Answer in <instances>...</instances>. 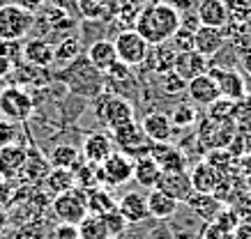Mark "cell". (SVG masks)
<instances>
[{"label": "cell", "mask_w": 251, "mask_h": 239, "mask_svg": "<svg viewBox=\"0 0 251 239\" xmlns=\"http://www.w3.org/2000/svg\"><path fill=\"white\" fill-rule=\"evenodd\" d=\"M9 198H12V182L0 175V205L9 202Z\"/></svg>", "instance_id": "obj_50"}, {"label": "cell", "mask_w": 251, "mask_h": 239, "mask_svg": "<svg viewBox=\"0 0 251 239\" xmlns=\"http://www.w3.org/2000/svg\"><path fill=\"white\" fill-rule=\"evenodd\" d=\"M159 177H161V168L150 159L148 152H145V154H138L136 159H134V177L131 179H136L143 189H150V191H152L154 186H157V182H159Z\"/></svg>", "instance_id": "obj_25"}, {"label": "cell", "mask_w": 251, "mask_h": 239, "mask_svg": "<svg viewBox=\"0 0 251 239\" xmlns=\"http://www.w3.org/2000/svg\"><path fill=\"white\" fill-rule=\"evenodd\" d=\"M35 110V101L23 87H5L0 90V117L7 122H25Z\"/></svg>", "instance_id": "obj_6"}, {"label": "cell", "mask_w": 251, "mask_h": 239, "mask_svg": "<svg viewBox=\"0 0 251 239\" xmlns=\"http://www.w3.org/2000/svg\"><path fill=\"white\" fill-rule=\"evenodd\" d=\"M5 223H7V216L0 212V237H2V232H5Z\"/></svg>", "instance_id": "obj_53"}, {"label": "cell", "mask_w": 251, "mask_h": 239, "mask_svg": "<svg viewBox=\"0 0 251 239\" xmlns=\"http://www.w3.org/2000/svg\"><path fill=\"white\" fill-rule=\"evenodd\" d=\"M233 239H251V223H240L233 232Z\"/></svg>", "instance_id": "obj_51"}, {"label": "cell", "mask_w": 251, "mask_h": 239, "mask_svg": "<svg viewBox=\"0 0 251 239\" xmlns=\"http://www.w3.org/2000/svg\"><path fill=\"white\" fill-rule=\"evenodd\" d=\"M148 154L161 168V173H187V156L180 147L171 143H152Z\"/></svg>", "instance_id": "obj_10"}, {"label": "cell", "mask_w": 251, "mask_h": 239, "mask_svg": "<svg viewBox=\"0 0 251 239\" xmlns=\"http://www.w3.org/2000/svg\"><path fill=\"white\" fill-rule=\"evenodd\" d=\"M104 223H106V230H108V237L111 239L122 237V235L127 232V228H129V223L125 221V216H122L118 209L104 216Z\"/></svg>", "instance_id": "obj_39"}, {"label": "cell", "mask_w": 251, "mask_h": 239, "mask_svg": "<svg viewBox=\"0 0 251 239\" xmlns=\"http://www.w3.org/2000/svg\"><path fill=\"white\" fill-rule=\"evenodd\" d=\"M189 179H191V186H194V193H212L214 196V191H217V186L221 182V175L210 163L201 161L191 168Z\"/></svg>", "instance_id": "obj_24"}, {"label": "cell", "mask_w": 251, "mask_h": 239, "mask_svg": "<svg viewBox=\"0 0 251 239\" xmlns=\"http://www.w3.org/2000/svg\"><path fill=\"white\" fill-rule=\"evenodd\" d=\"M53 239H78V228L72 223H58L53 230Z\"/></svg>", "instance_id": "obj_46"}, {"label": "cell", "mask_w": 251, "mask_h": 239, "mask_svg": "<svg viewBox=\"0 0 251 239\" xmlns=\"http://www.w3.org/2000/svg\"><path fill=\"white\" fill-rule=\"evenodd\" d=\"M95 115L106 129H118L134 120V104L120 94H101L95 106Z\"/></svg>", "instance_id": "obj_2"}, {"label": "cell", "mask_w": 251, "mask_h": 239, "mask_svg": "<svg viewBox=\"0 0 251 239\" xmlns=\"http://www.w3.org/2000/svg\"><path fill=\"white\" fill-rule=\"evenodd\" d=\"M14 140H16V124L0 117V150L7 145H14Z\"/></svg>", "instance_id": "obj_43"}, {"label": "cell", "mask_w": 251, "mask_h": 239, "mask_svg": "<svg viewBox=\"0 0 251 239\" xmlns=\"http://www.w3.org/2000/svg\"><path fill=\"white\" fill-rule=\"evenodd\" d=\"M76 228H78V239H111L106 223H104V216L88 214Z\"/></svg>", "instance_id": "obj_33"}, {"label": "cell", "mask_w": 251, "mask_h": 239, "mask_svg": "<svg viewBox=\"0 0 251 239\" xmlns=\"http://www.w3.org/2000/svg\"><path fill=\"white\" fill-rule=\"evenodd\" d=\"M118 212L125 216L127 223H143L150 218L148 212V198L141 191H127L122 193V198L118 200Z\"/></svg>", "instance_id": "obj_15"}, {"label": "cell", "mask_w": 251, "mask_h": 239, "mask_svg": "<svg viewBox=\"0 0 251 239\" xmlns=\"http://www.w3.org/2000/svg\"><path fill=\"white\" fill-rule=\"evenodd\" d=\"M233 161H235V154L230 152L228 147H221V150H210L205 156V163H210L219 175H228L233 170Z\"/></svg>", "instance_id": "obj_35"}, {"label": "cell", "mask_w": 251, "mask_h": 239, "mask_svg": "<svg viewBox=\"0 0 251 239\" xmlns=\"http://www.w3.org/2000/svg\"><path fill=\"white\" fill-rule=\"evenodd\" d=\"M74 186L76 184H74V173H72V170L51 168L49 177L44 179V189L51 198H55V196H60V193H65V191H72Z\"/></svg>", "instance_id": "obj_31"}, {"label": "cell", "mask_w": 251, "mask_h": 239, "mask_svg": "<svg viewBox=\"0 0 251 239\" xmlns=\"http://www.w3.org/2000/svg\"><path fill=\"white\" fill-rule=\"evenodd\" d=\"M207 69H210V67H207V60L201 53H196L194 48H191V51H180V53L175 55L173 71L182 78L184 83H189L194 78L207 74Z\"/></svg>", "instance_id": "obj_14"}, {"label": "cell", "mask_w": 251, "mask_h": 239, "mask_svg": "<svg viewBox=\"0 0 251 239\" xmlns=\"http://www.w3.org/2000/svg\"><path fill=\"white\" fill-rule=\"evenodd\" d=\"M49 163H51V168L74 170L81 163V152L74 145H55L49 154Z\"/></svg>", "instance_id": "obj_32"}, {"label": "cell", "mask_w": 251, "mask_h": 239, "mask_svg": "<svg viewBox=\"0 0 251 239\" xmlns=\"http://www.w3.org/2000/svg\"><path fill=\"white\" fill-rule=\"evenodd\" d=\"M35 28V14L16 7L14 2L0 5V39L2 42H21Z\"/></svg>", "instance_id": "obj_3"}, {"label": "cell", "mask_w": 251, "mask_h": 239, "mask_svg": "<svg viewBox=\"0 0 251 239\" xmlns=\"http://www.w3.org/2000/svg\"><path fill=\"white\" fill-rule=\"evenodd\" d=\"M226 42V30L224 28H207V25H198L194 30V51L201 53L205 60L217 55Z\"/></svg>", "instance_id": "obj_13"}, {"label": "cell", "mask_w": 251, "mask_h": 239, "mask_svg": "<svg viewBox=\"0 0 251 239\" xmlns=\"http://www.w3.org/2000/svg\"><path fill=\"white\" fill-rule=\"evenodd\" d=\"M148 239H175V237L166 223H159L157 228H152V230L148 232Z\"/></svg>", "instance_id": "obj_47"}, {"label": "cell", "mask_w": 251, "mask_h": 239, "mask_svg": "<svg viewBox=\"0 0 251 239\" xmlns=\"http://www.w3.org/2000/svg\"><path fill=\"white\" fill-rule=\"evenodd\" d=\"M198 138L207 150H221V147H228L235 138V124L233 122H219V120H210L205 117L201 122L198 129Z\"/></svg>", "instance_id": "obj_9"}, {"label": "cell", "mask_w": 251, "mask_h": 239, "mask_svg": "<svg viewBox=\"0 0 251 239\" xmlns=\"http://www.w3.org/2000/svg\"><path fill=\"white\" fill-rule=\"evenodd\" d=\"M247 175H249V182H251V168H249V170H247Z\"/></svg>", "instance_id": "obj_55"}, {"label": "cell", "mask_w": 251, "mask_h": 239, "mask_svg": "<svg viewBox=\"0 0 251 239\" xmlns=\"http://www.w3.org/2000/svg\"><path fill=\"white\" fill-rule=\"evenodd\" d=\"M21 55H23V48L19 42H2L0 39V58H5V60H9L14 65Z\"/></svg>", "instance_id": "obj_42"}, {"label": "cell", "mask_w": 251, "mask_h": 239, "mask_svg": "<svg viewBox=\"0 0 251 239\" xmlns=\"http://www.w3.org/2000/svg\"><path fill=\"white\" fill-rule=\"evenodd\" d=\"M180 25H182V16L173 5L154 2L138 14L134 30L148 42V46H161L175 37Z\"/></svg>", "instance_id": "obj_1"}, {"label": "cell", "mask_w": 251, "mask_h": 239, "mask_svg": "<svg viewBox=\"0 0 251 239\" xmlns=\"http://www.w3.org/2000/svg\"><path fill=\"white\" fill-rule=\"evenodd\" d=\"M88 198V214H97V216H106L111 212L118 209V200H115L111 191L104 186H95L90 191H85Z\"/></svg>", "instance_id": "obj_28"}, {"label": "cell", "mask_w": 251, "mask_h": 239, "mask_svg": "<svg viewBox=\"0 0 251 239\" xmlns=\"http://www.w3.org/2000/svg\"><path fill=\"white\" fill-rule=\"evenodd\" d=\"M78 12L92 21H106L115 14L118 0H76Z\"/></svg>", "instance_id": "obj_29"}, {"label": "cell", "mask_w": 251, "mask_h": 239, "mask_svg": "<svg viewBox=\"0 0 251 239\" xmlns=\"http://www.w3.org/2000/svg\"><path fill=\"white\" fill-rule=\"evenodd\" d=\"M81 55V42L76 37H62L58 44H55V62H74Z\"/></svg>", "instance_id": "obj_36"}, {"label": "cell", "mask_w": 251, "mask_h": 239, "mask_svg": "<svg viewBox=\"0 0 251 239\" xmlns=\"http://www.w3.org/2000/svg\"><path fill=\"white\" fill-rule=\"evenodd\" d=\"M145 140L148 138H145L141 124L134 122V120L127 124H122V127H118V129H113V143L120 147L125 154H127V152H141L145 147ZM141 154H145V152H141Z\"/></svg>", "instance_id": "obj_19"}, {"label": "cell", "mask_w": 251, "mask_h": 239, "mask_svg": "<svg viewBox=\"0 0 251 239\" xmlns=\"http://www.w3.org/2000/svg\"><path fill=\"white\" fill-rule=\"evenodd\" d=\"M175 55L177 51L171 48L168 44H161V46H150V53L145 58L143 65H148V69L154 71V74H168L173 71V62H175Z\"/></svg>", "instance_id": "obj_27"}, {"label": "cell", "mask_w": 251, "mask_h": 239, "mask_svg": "<svg viewBox=\"0 0 251 239\" xmlns=\"http://www.w3.org/2000/svg\"><path fill=\"white\" fill-rule=\"evenodd\" d=\"M141 129H143L145 138L152 140V143H171V138H173V124H171V120H168L166 113H148V115L143 117V122H141Z\"/></svg>", "instance_id": "obj_18"}, {"label": "cell", "mask_w": 251, "mask_h": 239, "mask_svg": "<svg viewBox=\"0 0 251 239\" xmlns=\"http://www.w3.org/2000/svg\"><path fill=\"white\" fill-rule=\"evenodd\" d=\"M230 207L235 209L240 223H251V196L249 193H240L235 200L230 202Z\"/></svg>", "instance_id": "obj_40"}, {"label": "cell", "mask_w": 251, "mask_h": 239, "mask_svg": "<svg viewBox=\"0 0 251 239\" xmlns=\"http://www.w3.org/2000/svg\"><path fill=\"white\" fill-rule=\"evenodd\" d=\"M198 25L207 28H226L228 25V7L226 0H198Z\"/></svg>", "instance_id": "obj_17"}, {"label": "cell", "mask_w": 251, "mask_h": 239, "mask_svg": "<svg viewBox=\"0 0 251 239\" xmlns=\"http://www.w3.org/2000/svg\"><path fill=\"white\" fill-rule=\"evenodd\" d=\"M46 0H14L16 7L25 9V12H30V14H35V12H39V9L44 7Z\"/></svg>", "instance_id": "obj_48"}, {"label": "cell", "mask_w": 251, "mask_h": 239, "mask_svg": "<svg viewBox=\"0 0 251 239\" xmlns=\"http://www.w3.org/2000/svg\"><path fill=\"white\" fill-rule=\"evenodd\" d=\"M97 186H122L134 177V159L125 152H113L106 161L95 168Z\"/></svg>", "instance_id": "obj_4"}, {"label": "cell", "mask_w": 251, "mask_h": 239, "mask_svg": "<svg viewBox=\"0 0 251 239\" xmlns=\"http://www.w3.org/2000/svg\"><path fill=\"white\" fill-rule=\"evenodd\" d=\"M23 60L32 67H51L55 62V46L49 39H30L23 46Z\"/></svg>", "instance_id": "obj_21"}, {"label": "cell", "mask_w": 251, "mask_h": 239, "mask_svg": "<svg viewBox=\"0 0 251 239\" xmlns=\"http://www.w3.org/2000/svg\"><path fill=\"white\" fill-rule=\"evenodd\" d=\"M118 2H120V5H127V7H131L134 12H138V14H141L145 7L154 5L157 0H118Z\"/></svg>", "instance_id": "obj_49"}, {"label": "cell", "mask_w": 251, "mask_h": 239, "mask_svg": "<svg viewBox=\"0 0 251 239\" xmlns=\"http://www.w3.org/2000/svg\"><path fill=\"white\" fill-rule=\"evenodd\" d=\"M168 120L173 124V129H187L196 122V106L194 104H177L173 106V110L168 113Z\"/></svg>", "instance_id": "obj_34"}, {"label": "cell", "mask_w": 251, "mask_h": 239, "mask_svg": "<svg viewBox=\"0 0 251 239\" xmlns=\"http://www.w3.org/2000/svg\"><path fill=\"white\" fill-rule=\"evenodd\" d=\"M154 189L168 198H173L175 202H187L189 196L194 193V186H191V179L187 173H161Z\"/></svg>", "instance_id": "obj_12"}, {"label": "cell", "mask_w": 251, "mask_h": 239, "mask_svg": "<svg viewBox=\"0 0 251 239\" xmlns=\"http://www.w3.org/2000/svg\"><path fill=\"white\" fill-rule=\"evenodd\" d=\"M145 198H148V212H150V216L157 218V221H166V218H171V216L177 212V205H180V202H175L173 198L164 196V193L157 191V189H152Z\"/></svg>", "instance_id": "obj_30"}, {"label": "cell", "mask_w": 251, "mask_h": 239, "mask_svg": "<svg viewBox=\"0 0 251 239\" xmlns=\"http://www.w3.org/2000/svg\"><path fill=\"white\" fill-rule=\"evenodd\" d=\"M161 87H164V92L171 94V97H175V94H182L187 92V83H184L182 78L177 76L175 71H168V74H164V81H161Z\"/></svg>", "instance_id": "obj_41"}, {"label": "cell", "mask_w": 251, "mask_h": 239, "mask_svg": "<svg viewBox=\"0 0 251 239\" xmlns=\"http://www.w3.org/2000/svg\"><path fill=\"white\" fill-rule=\"evenodd\" d=\"M201 239H233V232L221 230L217 223H205V228L201 230Z\"/></svg>", "instance_id": "obj_44"}, {"label": "cell", "mask_w": 251, "mask_h": 239, "mask_svg": "<svg viewBox=\"0 0 251 239\" xmlns=\"http://www.w3.org/2000/svg\"><path fill=\"white\" fill-rule=\"evenodd\" d=\"M129 65H125V62H115L113 67H111V69L106 71V76L111 78V81H118V83H122V81H127V78H129Z\"/></svg>", "instance_id": "obj_45"}, {"label": "cell", "mask_w": 251, "mask_h": 239, "mask_svg": "<svg viewBox=\"0 0 251 239\" xmlns=\"http://www.w3.org/2000/svg\"><path fill=\"white\" fill-rule=\"evenodd\" d=\"M49 173H51V163H49V159L42 156V154H37V152H28L25 163H23L21 173H19V177H21L23 182L32 184V186H39V184H44V179L49 177Z\"/></svg>", "instance_id": "obj_23"}, {"label": "cell", "mask_w": 251, "mask_h": 239, "mask_svg": "<svg viewBox=\"0 0 251 239\" xmlns=\"http://www.w3.org/2000/svg\"><path fill=\"white\" fill-rule=\"evenodd\" d=\"M207 76L214 81L217 90L224 99H230V101H240L247 97V90H244V78L240 71L235 69H228V67H210L207 69Z\"/></svg>", "instance_id": "obj_8"}, {"label": "cell", "mask_w": 251, "mask_h": 239, "mask_svg": "<svg viewBox=\"0 0 251 239\" xmlns=\"http://www.w3.org/2000/svg\"><path fill=\"white\" fill-rule=\"evenodd\" d=\"M85 60L95 71H104L106 74L115 62H118V53H115V44L111 39H97L92 42L88 51H85Z\"/></svg>", "instance_id": "obj_16"}, {"label": "cell", "mask_w": 251, "mask_h": 239, "mask_svg": "<svg viewBox=\"0 0 251 239\" xmlns=\"http://www.w3.org/2000/svg\"><path fill=\"white\" fill-rule=\"evenodd\" d=\"M237 101L230 99H217L212 106H207V117L210 120H219V122H233V115H235Z\"/></svg>", "instance_id": "obj_37"}, {"label": "cell", "mask_w": 251, "mask_h": 239, "mask_svg": "<svg viewBox=\"0 0 251 239\" xmlns=\"http://www.w3.org/2000/svg\"><path fill=\"white\" fill-rule=\"evenodd\" d=\"M51 209H53L55 218L60 223H72L78 225L88 216V198H85V191L81 189H72V191H65L60 196L51 198Z\"/></svg>", "instance_id": "obj_5"}, {"label": "cell", "mask_w": 251, "mask_h": 239, "mask_svg": "<svg viewBox=\"0 0 251 239\" xmlns=\"http://www.w3.org/2000/svg\"><path fill=\"white\" fill-rule=\"evenodd\" d=\"M115 53H118V60L129 65V67H138L143 65L148 53H150V46L141 35H138L134 28L129 30H122L118 37H115Z\"/></svg>", "instance_id": "obj_7"}, {"label": "cell", "mask_w": 251, "mask_h": 239, "mask_svg": "<svg viewBox=\"0 0 251 239\" xmlns=\"http://www.w3.org/2000/svg\"><path fill=\"white\" fill-rule=\"evenodd\" d=\"M212 223H217L221 230H226V232H235L237 225H240V218H237L235 209L230 207V205H224V207L219 209V214L214 216Z\"/></svg>", "instance_id": "obj_38"}, {"label": "cell", "mask_w": 251, "mask_h": 239, "mask_svg": "<svg viewBox=\"0 0 251 239\" xmlns=\"http://www.w3.org/2000/svg\"><path fill=\"white\" fill-rule=\"evenodd\" d=\"M187 94H189V99L194 106H205V108L212 106L217 99H221L217 85H214V81L207 76V74L189 81V83H187Z\"/></svg>", "instance_id": "obj_20"}, {"label": "cell", "mask_w": 251, "mask_h": 239, "mask_svg": "<svg viewBox=\"0 0 251 239\" xmlns=\"http://www.w3.org/2000/svg\"><path fill=\"white\" fill-rule=\"evenodd\" d=\"M244 99H247V104H249V110H251V94H249V97H244Z\"/></svg>", "instance_id": "obj_54"}, {"label": "cell", "mask_w": 251, "mask_h": 239, "mask_svg": "<svg viewBox=\"0 0 251 239\" xmlns=\"http://www.w3.org/2000/svg\"><path fill=\"white\" fill-rule=\"evenodd\" d=\"M184 205H187L201 221H207V223H212L214 216L219 214V209L224 207L212 193H191L189 200L184 202Z\"/></svg>", "instance_id": "obj_26"}, {"label": "cell", "mask_w": 251, "mask_h": 239, "mask_svg": "<svg viewBox=\"0 0 251 239\" xmlns=\"http://www.w3.org/2000/svg\"><path fill=\"white\" fill-rule=\"evenodd\" d=\"M242 71L251 78V51H247V53L242 55Z\"/></svg>", "instance_id": "obj_52"}, {"label": "cell", "mask_w": 251, "mask_h": 239, "mask_svg": "<svg viewBox=\"0 0 251 239\" xmlns=\"http://www.w3.org/2000/svg\"><path fill=\"white\" fill-rule=\"evenodd\" d=\"M25 156H28V150L23 145H19V143L2 147L0 150V175L5 179L19 177L23 163H25Z\"/></svg>", "instance_id": "obj_22"}, {"label": "cell", "mask_w": 251, "mask_h": 239, "mask_svg": "<svg viewBox=\"0 0 251 239\" xmlns=\"http://www.w3.org/2000/svg\"><path fill=\"white\" fill-rule=\"evenodd\" d=\"M111 154H113V140H111L108 133L92 131L83 138L81 156H83L85 163H90V166H101Z\"/></svg>", "instance_id": "obj_11"}]
</instances>
